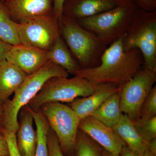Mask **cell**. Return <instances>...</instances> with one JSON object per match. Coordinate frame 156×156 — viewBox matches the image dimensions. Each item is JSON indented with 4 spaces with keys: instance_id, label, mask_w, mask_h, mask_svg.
I'll use <instances>...</instances> for the list:
<instances>
[{
    "instance_id": "obj_1",
    "label": "cell",
    "mask_w": 156,
    "mask_h": 156,
    "mask_svg": "<svg viewBox=\"0 0 156 156\" xmlns=\"http://www.w3.org/2000/svg\"><path fill=\"white\" fill-rule=\"evenodd\" d=\"M144 64L142 53L138 49L124 50L122 37L106 48L98 66L81 69L74 76L95 85L111 83L119 87L133 77Z\"/></svg>"
},
{
    "instance_id": "obj_2",
    "label": "cell",
    "mask_w": 156,
    "mask_h": 156,
    "mask_svg": "<svg viewBox=\"0 0 156 156\" xmlns=\"http://www.w3.org/2000/svg\"><path fill=\"white\" fill-rule=\"evenodd\" d=\"M69 76V73L65 70L50 60L35 72L27 75L14 92L13 98L3 103L1 129L16 134L20 110L28 104L49 79L55 77H68Z\"/></svg>"
},
{
    "instance_id": "obj_3",
    "label": "cell",
    "mask_w": 156,
    "mask_h": 156,
    "mask_svg": "<svg viewBox=\"0 0 156 156\" xmlns=\"http://www.w3.org/2000/svg\"><path fill=\"white\" fill-rule=\"evenodd\" d=\"M137 8L134 0H121L116 6L108 11L76 21L108 47L125 35Z\"/></svg>"
},
{
    "instance_id": "obj_4",
    "label": "cell",
    "mask_w": 156,
    "mask_h": 156,
    "mask_svg": "<svg viewBox=\"0 0 156 156\" xmlns=\"http://www.w3.org/2000/svg\"><path fill=\"white\" fill-rule=\"evenodd\" d=\"M59 22L60 35L81 69L92 68L100 64L108 47L76 20L62 16Z\"/></svg>"
},
{
    "instance_id": "obj_5",
    "label": "cell",
    "mask_w": 156,
    "mask_h": 156,
    "mask_svg": "<svg viewBox=\"0 0 156 156\" xmlns=\"http://www.w3.org/2000/svg\"><path fill=\"white\" fill-rule=\"evenodd\" d=\"M124 50L138 49L144 66L156 71V11L137 8L134 20L123 36Z\"/></svg>"
},
{
    "instance_id": "obj_6",
    "label": "cell",
    "mask_w": 156,
    "mask_h": 156,
    "mask_svg": "<svg viewBox=\"0 0 156 156\" xmlns=\"http://www.w3.org/2000/svg\"><path fill=\"white\" fill-rule=\"evenodd\" d=\"M96 85L79 76L71 78L55 77L46 82L27 105L32 110L37 111L49 102L70 103L78 98L91 95Z\"/></svg>"
},
{
    "instance_id": "obj_7",
    "label": "cell",
    "mask_w": 156,
    "mask_h": 156,
    "mask_svg": "<svg viewBox=\"0 0 156 156\" xmlns=\"http://www.w3.org/2000/svg\"><path fill=\"white\" fill-rule=\"evenodd\" d=\"M40 110L57 136L63 153L72 156L80 119L69 105L61 102L45 104Z\"/></svg>"
},
{
    "instance_id": "obj_8",
    "label": "cell",
    "mask_w": 156,
    "mask_h": 156,
    "mask_svg": "<svg viewBox=\"0 0 156 156\" xmlns=\"http://www.w3.org/2000/svg\"><path fill=\"white\" fill-rule=\"evenodd\" d=\"M156 81V71L144 66L129 80L119 87L123 114L133 122L139 119L140 110Z\"/></svg>"
},
{
    "instance_id": "obj_9",
    "label": "cell",
    "mask_w": 156,
    "mask_h": 156,
    "mask_svg": "<svg viewBox=\"0 0 156 156\" xmlns=\"http://www.w3.org/2000/svg\"><path fill=\"white\" fill-rule=\"evenodd\" d=\"M20 44L48 51L60 36L59 20L53 12L18 23Z\"/></svg>"
},
{
    "instance_id": "obj_10",
    "label": "cell",
    "mask_w": 156,
    "mask_h": 156,
    "mask_svg": "<svg viewBox=\"0 0 156 156\" xmlns=\"http://www.w3.org/2000/svg\"><path fill=\"white\" fill-rule=\"evenodd\" d=\"M79 129L91 137L104 150L115 156H119L122 148L126 145L112 128L91 116L81 119Z\"/></svg>"
},
{
    "instance_id": "obj_11",
    "label": "cell",
    "mask_w": 156,
    "mask_h": 156,
    "mask_svg": "<svg viewBox=\"0 0 156 156\" xmlns=\"http://www.w3.org/2000/svg\"><path fill=\"white\" fill-rule=\"evenodd\" d=\"M5 59L27 75L36 72L49 60L48 51L21 44L11 46Z\"/></svg>"
},
{
    "instance_id": "obj_12",
    "label": "cell",
    "mask_w": 156,
    "mask_h": 156,
    "mask_svg": "<svg viewBox=\"0 0 156 156\" xmlns=\"http://www.w3.org/2000/svg\"><path fill=\"white\" fill-rule=\"evenodd\" d=\"M53 0H5L4 4L17 23L53 12Z\"/></svg>"
},
{
    "instance_id": "obj_13",
    "label": "cell",
    "mask_w": 156,
    "mask_h": 156,
    "mask_svg": "<svg viewBox=\"0 0 156 156\" xmlns=\"http://www.w3.org/2000/svg\"><path fill=\"white\" fill-rule=\"evenodd\" d=\"M121 0H66L62 9L65 17L77 20L91 17L116 6Z\"/></svg>"
},
{
    "instance_id": "obj_14",
    "label": "cell",
    "mask_w": 156,
    "mask_h": 156,
    "mask_svg": "<svg viewBox=\"0 0 156 156\" xmlns=\"http://www.w3.org/2000/svg\"><path fill=\"white\" fill-rule=\"evenodd\" d=\"M19 127L16 135L17 149L21 156H35L37 134L34 128V119L30 108L27 105L19 112Z\"/></svg>"
},
{
    "instance_id": "obj_15",
    "label": "cell",
    "mask_w": 156,
    "mask_h": 156,
    "mask_svg": "<svg viewBox=\"0 0 156 156\" xmlns=\"http://www.w3.org/2000/svg\"><path fill=\"white\" fill-rule=\"evenodd\" d=\"M119 90L114 84L104 83L96 85L94 92L85 97L78 98L70 103L69 106L80 119L89 116L104 102L107 98Z\"/></svg>"
},
{
    "instance_id": "obj_16",
    "label": "cell",
    "mask_w": 156,
    "mask_h": 156,
    "mask_svg": "<svg viewBox=\"0 0 156 156\" xmlns=\"http://www.w3.org/2000/svg\"><path fill=\"white\" fill-rule=\"evenodd\" d=\"M27 75L11 62L0 61V101L4 103L23 83Z\"/></svg>"
},
{
    "instance_id": "obj_17",
    "label": "cell",
    "mask_w": 156,
    "mask_h": 156,
    "mask_svg": "<svg viewBox=\"0 0 156 156\" xmlns=\"http://www.w3.org/2000/svg\"><path fill=\"white\" fill-rule=\"evenodd\" d=\"M126 145L138 156H142L147 149V141L140 135L134 122L123 114L119 122L112 128Z\"/></svg>"
},
{
    "instance_id": "obj_18",
    "label": "cell",
    "mask_w": 156,
    "mask_h": 156,
    "mask_svg": "<svg viewBox=\"0 0 156 156\" xmlns=\"http://www.w3.org/2000/svg\"><path fill=\"white\" fill-rule=\"evenodd\" d=\"M49 60L62 68L69 73L75 74L81 69L61 36L48 51Z\"/></svg>"
},
{
    "instance_id": "obj_19",
    "label": "cell",
    "mask_w": 156,
    "mask_h": 156,
    "mask_svg": "<svg viewBox=\"0 0 156 156\" xmlns=\"http://www.w3.org/2000/svg\"><path fill=\"white\" fill-rule=\"evenodd\" d=\"M118 92L107 98L90 116L106 126L113 128L119 122L123 114Z\"/></svg>"
},
{
    "instance_id": "obj_20",
    "label": "cell",
    "mask_w": 156,
    "mask_h": 156,
    "mask_svg": "<svg viewBox=\"0 0 156 156\" xmlns=\"http://www.w3.org/2000/svg\"><path fill=\"white\" fill-rule=\"evenodd\" d=\"M0 39L10 45L20 44L18 23L12 20L4 3L0 1Z\"/></svg>"
},
{
    "instance_id": "obj_21",
    "label": "cell",
    "mask_w": 156,
    "mask_h": 156,
    "mask_svg": "<svg viewBox=\"0 0 156 156\" xmlns=\"http://www.w3.org/2000/svg\"><path fill=\"white\" fill-rule=\"evenodd\" d=\"M34 122L36 127L37 142L35 156H49L48 136L50 127L44 115L39 110H32Z\"/></svg>"
},
{
    "instance_id": "obj_22",
    "label": "cell",
    "mask_w": 156,
    "mask_h": 156,
    "mask_svg": "<svg viewBox=\"0 0 156 156\" xmlns=\"http://www.w3.org/2000/svg\"><path fill=\"white\" fill-rule=\"evenodd\" d=\"M103 150L98 144L79 129L72 156H103Z\"/></svg>"
},
{
    "instance_id": "obj_23",
    "label": "cell",
    "mask_w": 156,
    "mask_h": 156,
    "mask_svg": "<svg viewBox=\"0 0 156 156\" xmlns=\"http://www.w3.org/2000/svg\"><path fill=\"white\" fill-rule=\"evenodd\" d=\"M134 124L140 135L146 141L156 138V116L144 121L137 120Z\"/></svg>"
},
{
    "instance_id": "obj_24",
    "label": "cell",
    "mask_w": 156,
    "mask_h": 156,
    "mask_svg": "<svg viewBox=\"0 0 156 156\" xmlns=\"http://www.w3.org/2000/svg\"><path fill=\"white\" fill-rule=\"evenodd\" d=\"M156 116V87L155 85L143 104L138 120L144 121Z\"/></svg>"
},
{
    "instance_id": "obj_25",
    "label": "cell",
    "mask_w": 156,
    "mask_h": 156,
    "mask_svg": "<svg viewBox=\"0 0 156 156\" xmlns=\"http://www.w3.org/2000/svg\"><path fill=\"white\" fill-rule=\"evenodd\" d=\"M48 144L49 156H65L57 136L50 128L48 134Z\"/></svg>"
},
{
    "instance_id": "obj_26",
    "label": "cell",
    "mask_w": 156,
    "mask_h": 156,
    "mask_svg": "<svg viewBox=\"0 0 156 156\" xmlns=\"http://www.w3.org/2000/svg\"><path fill=\"white\" fill-rule=\"evenodd\" d=\"M1 130L8 143L9 156H21L17 149L16 133L3 129H1Z\"/></svg>"
},
{
    "instance_id": "obj_27",
    "label": "cell",
    "mask_w": 156,
    "mask_h": 156,
    "mask_svg": "<svg viewBox=\"0 0 156 156\" xmlns=\"http://www.w3.org/2000/svg\"><path fill=\"white\" fill-rule=\"evenodd\" d=\"M137 7L144 11H156V0H134Z\"/></svg>"
},
{
    "instance_id": "obj_28",
    "label": "cell",
    "mask_w": 156,
    "mask_h": 156,
    "mask_svg": "<svg viewBox=\"0 0 156 156\" xmlns=\"http://www.w3.org/2000/svg\"><path fill=\"white\" fill-rule=\"evenodd\" d=\"M66 1V0H53V13L59 20L63 16L62 9Z\"/></svg>"
},
{
    "instance_id": "obj_29",
    "label": "cell",
    "mask_w": 156,
    "mask_h": 156,
    "mask_svg": "<svg viewBox=\"0 0 156 156\" xmlns=\"http://www.w3.org/2000/svg\"><path fill=\"white\" fill-rule=\"evenodd\" d=\"M0 155L9 156L8 143L2 133L0 134Z\"/></svg>"
},
{
    "instance_id": "obj_30",
    "label": "cell",
    "mask_w": 156,
    "mask_h": 156,
    "mask_svg": "<svg viewBox=\"0 0 156 156\" xmlns=\"http://www.w3.org/2000/svg\"><path fill=\"white\" fill-rule=\"evenodd\" d=\"M11 46L3 42L0 39V61L5 59L6 54L9 51Z\"/></svg>"
},
{
    "instance_id": "obj_31",
    "label": "cell",
    "mask_w": 156,
    "mask_h": 156,
    "mask_svg": "<svg viewBox=\"0 0 156 156\" xmlns=\"http://www.w3.org/2000/svg\"><path fill=\"white\" fill-rule=\"evenodd\" d=\"M119 156H138L131 151L127 145H125L122 148Z\"/></svg>"
},
{
    "instance_id": "obj_32",
    "label": "cell",
    "mask_w": 156,
    "mask_h": 156,
    "mask_svg": "<svg viewBox=\"0 0 156 156\" xmlns=\"http://www.w3.org/2000/svg\"><path fill=\"white\" fill-rule=\"evenodd\" d=\"M147 148L151 152L156 154V138L148 141Z\"/></svg>"
},
{
    "instance_id": "obj_33",
    "label": "cell",
    "mask_w": 156,
    "mask_h": 156,
    "mask_svg": "<svg viewBox=\"0 0 156 156\" xmlns=\"http://www.w3.org/2000/svg\"><path fill=\"white\" fill-rule=\"evenodd\" d=\"M142 156H156V154L151 152L147 148Z\"/></svg>"
},
{
    "instance_id": "obj_34",
    "label": "cell",
    "mask_w": 156,
    "mask_h": 156,
    "mask_svg": "<svg viewBox=\"0 0 156 156\" xmlns=\"http://www.w3.org/2000/svg\"><path fill=\"white\" fill-rule=\"evenodd\" d=\"M102 155H103V156H116L104 149L102 151Z\"/></svg>"
},
{
    "instance_id": "obj_35",
    "label": "cell",
    "mask_w": 156,
    "mask_h": 156,
    "mask_svg": "<svg viewBox=\"0 0 156 156\" xmlns=\"http://www.w3.org/2000/svg\"><path fill=\"white\" fill-rule=\"evenodd\" d=\"M3 103H4L0 101V124H1V116H2V112Z\"/></svg>"
},
{
    "instance_id": "obj_36",
    "label": "cell",
    "mask_w": 156,
    "mask_h": 156,
    "mask_svg": "<svg viewBox=\"0 0 156 156\" xmlns=\"http://www.w3.org/2000/svg\"><path fill=\"white\" fill-rule=\"evenodd\" d=\"M5 0H0V1H1V2H2L3 3H4V2H5Z\"/></svg>"
},
{
    "instance_id": "obj_37",
    "label": "cell",
    "mask_w": 156,
    "mask_h": 156,
    "mask_svg": "<svg viewBox=\"0 0 156 156\" xmlns=\"http://www.w3.org/2000/svg\"><path fill=\"white\" fill-rule=\"evenodd\" d=\"M2 130H1V128H0V134H2Z\"/></svg>"
},
{
    "instance_id": "obj_38",
    "label": "cell",
    "mask_w": 156,
    "mask_h": 156,
    "mask_svg": "<svg viewBox=\"0 0 156 156\" xmlns=\"http://www.w3.org/2000/svg\"><path fill=\"white\" fill-rule=\"evenodd\" d=\"M0 156H2V155H0Z\"/></svg>"
}]
</instances>
